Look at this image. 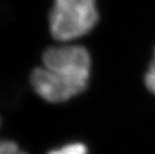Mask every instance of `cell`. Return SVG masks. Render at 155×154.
<instances>
[{"instance_id": "obj_2", "label": "cell", "mask_w": 155, "mask_h": 154, "mask_svg": "<svg viewBox=\"0 0 155 154\" xmlns=\"http://www.w3.org/2000/svg\"><path fill=\"white\" fill-rule=\"evenodd\" d=\"M97 18L95 0H54L49 27L55 39L68 41L88 33Z\"/></svg>"}, {"instance_id": "obj_4", "label": "cell", "mask_w": 155, "mask_h": 154, "mask_svg": "<svg viewBox=\"0 0 155 154\" xmlns=\"http://www.w3.org/2000/svg\"><path fill=\"white\" fill-rule=\"evenodd\" d=\"M145 83L148 89L155 95V52L149 69L147 70V73L145 75Z\"/></svg>"}, {"instance_id": "obj_6", "label": "cell", "mask_w": 155, "mask_h": 154, "mask_svg": "<svg viewBox=\"0 0 155 154\" xmlns=\"http://www.w3.org/2000/svg\"><path fill=\"white\" fill-rule=\"evenodd\" d=\"M19 154H27V153H25V152H22V151H21V152L19 153Z\"/></svg>"}, {"instance_id": "obj_3", "label": "cell", "mask_w": 155, "mask_h": 154, "mask_svg": "<svg viewBox=\"0 0 155 154\" xmlns=\"http://www.w3.org/2000/svg\"><path fill=\"white\" fill-rule=\"evenodd\" d=\"M48 154H88L87 149L81 143H71L67 144L58 149H54Z\"/></svg>"}, {"instance_id": "obj_1", "label": "cell", "mask_w": 155, "mask_h": 154, "mask_svg": "<svg viewBox=\"0 0 155 154\" xmlns=\"http://www.w3.org/2000/svg\"><path fill=\"white\" fill-rule=\"evenodd\" d=\"M42 64L32 71L30 82L44 100L64 102L86 88L91 61L84 47H50L42 56Z\"/></svg>"}, {"instance_id": "obj_5", "label": "cell", "mask_w": 155, "mask_h": 154, "mask_svg": "<svg viewBox=\"0 0 155 154\" xmlns=\"http://www.w3.org/2000/svg\"><path fill=\"white\" fill-rule=\"evenodd\" d=\"M20 152L18 145L15 142L9 140L0 141V154H19Z\"/></svg>"}]
</instances>
